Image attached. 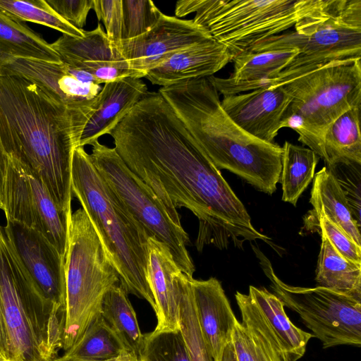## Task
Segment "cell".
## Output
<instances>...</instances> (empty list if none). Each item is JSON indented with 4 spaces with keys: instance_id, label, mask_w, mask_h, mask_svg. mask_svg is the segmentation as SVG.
I'll return each mask as SVG.
<instances>
[{
    "instance_id": "6da1fadb",
    "label": "cell",
    "mask_w": 361,
    "mask_h": 361,
    "mask_svg": "<svg viewBox=\"0 0 361 361\" xmlns=\"http://www.w3.org/2000/svg\"><path fill=\"white\" fill-rule=\"evenodd\" d=\"M126 166L160 199L172 219L178 209L199 222L195 246L243 249L269 238L257 231L243 202L184 123L157 92H147L109 133Z\"/></svg>"
},
{
    "instance_id": "7a4b0ae2",
    "label": "cell",
    "mask_w": 361,
    "mask_h": 361,
    "mask_svg": "<svg viewBox=\"0 0 361 361\" xmlns=\"http://www.w3.org/2000/svg\"><path fill=\"white\" fill-rule=\"evenodd\" d=\"M95 109H71L36 84L0 73V141L8 156L35 172L71 219L75 149Z\"/></svg>"
},
{
    "instance_id": "3957f363",
    "label": "cell",
    "mask_w": 361,
    "mask_h": 361,
    "mask_svg": "<svg viewBox=\"0 0 361 361\" xmlns=\"http://www.w3.org/2000/svg\"><path fill=\"white\" fill-rule=\"evenodd\" d=\"M159 92L219 170L226 169L269 195L276 190L282 147L240 128L223 109L207 78L161 87Z\"/></svg>"
},
{
    "instance_id": "277c9868",
    "label": "cell",
    "mask_w": 361,
    "mask_h": 361,
    "mask_svg": "<svg viewBox=\"0 0 361 361\" xmlns=\"http://www.w3.org/2000/svg\"><path fill=\"white\" fill-rule=\"evenodd\" d=\"M72 193L95 229L127 293L145 300L156 312L147 281L149 235L109 185L84 147L73 154Z\"/></svg>"
},
{
    "instance_id": "5b68a950",
    "label": "cell",
    "mask_w": 361,
    "mask_h": 361,
    "mask_svg": "<svg viewBox=\"0 0 361 361\" xmlns=\"http://www.w3.org/2000/svg\"><path fill=\"white\" fill-rule=\"evenodd\" d=\"M0 305L10 361H52L63 347L65 312L47 300L0 226Z\"/></svg>"
},
{
    "instance_id": "8992f818",
    "label": "cell",
    "mask_w": 361,
    "mask_h": 361,
    "mask_svg": "<svg viewBox=\"0 0 361 361\" xmlns=\"http://www.w3.org/2000/svg\"><path fill=\"white\" fill-rule=\"evenodd\" d=\"M278 85L291 98L281 128L295 130L298 141L324 160L328 128L347 111L361 106V58L321 64Z\"/></svg>"
},
{
    "instance_id": "52a82bcc",
    "label": "cell",
    "mask_w": 361,
    "mask_h": 361,
    "mask_svg": "<svg viewBox=\"0 0 361 361\" xmlns=\"http://www.w3.org/2000/svg\"><path fill=\"white\" fill-rule=\"evenodd\" d=\"M295 30L271 37L247 52L296 49L298 54L264 87L278 85L328 62L361 58V0H324Z\"/></svg>"
},
{
    "instance_id": "ba28073f",
    "label": "cell",
    "mask_w": 361,
    "mask_h": 361,
    "mask_svg": "<svg viewBox=\"0 0 361 361\" xmlns=\"http://www.w3.org/2000/svg\"><path fill=\"white\" fill-rule=\"evenodd\" d=\"M66 286L63 347L66 351L101 316L109 290L119 282L99 237L85 211L72 213L64 259Z\"/></svg>"
},
{
    "instance_id": "9c48e42d",
    "label": "cell",
    "mask_w": 361,
    "mask_h": 361,
    "mask_svg": "<svg viewBox=\"0 0 361 361\" xmlns=\"http://www.w3.org/2000/svg\"><path fill=\"white\" fill-rule=\"evenodd\" d=\"M324 0H200L193 22L233 58L315 13ZM232 61V60H231Z\"/></svg>"
},
{
    "instance_id": "30bf717a",
    "label": "cell",
    "mask_w": 361,
    "mask_h": 361,
    "mask_svg": "<svg viewBox=\"0 0 361 361\" xmlns=\"http://www.w3.org/2000/svg\"><path fill=\"white\" fill-rule=\"evenodd\" d=\"M91 145L93 164L129 212L149 237L169 247L180 269L192 277L195 269L186 248L190 239L181 224L172 219L160 199L126 166L114 147L98 140Z\"/></svg>"
},
{
    "instance_id": "8fae6325",
    "label": "cell",
    "mask_w": 361,
    "mask_h": 361,
    "mask_svg": "<svg viewBox=\"0 0 361 361\" xmlns=\"http://www.w3.org/2000/svg\"><path fill=\"white\" fill-rule=\"evenodd\" d=\"M252 249L270 281V288L283 303L297 312L324 348L361 345V300L322 286L304 288L285 283L275 274L269 259Z\"/></svg>"
},
{
    "instance_id": "7c38bea8",
    "label": "cell",
    "mask_w": 361,
    "mask_h": 361,
    "mask_svg": "<svg viewBox=\"0 0 361 361\" xmlns=\"http://www.w3.org/2000/svg\"><path fill=\"white\" fill-rule=\"evenodd\" d=\"M235 298L242 322L262 333L282 361H297L306 351L311 333L297 327L288 317L284 305L267 289L249 287V293L237 291Z\"/></svg>"
},
{
    "instance_id": "4fadbf2b",
    "label": "cell",
    "mask_w": 361,
    "mask_h": 361,
    "mask_svg": "<svg viewBox=\"0 0 361 361\" xmlns=\"http://www.w3.org/2000/svg\"><path fill=\"white\" fill-rule=\"evenodd\" d=\"M212 38L192 20L164 15L146 33L122 40L117 49L128 66L145 74L175 53Z\"/></svg>"
},
{
    "instance_id": "5bb4252c",
    "label": "cell",
    "mask_w": 361,
    "mask_h": 361,
    "mask_svg": "<svg viewBox=\"0 0 361 361\" xmlns=\"http://www.w3.org/2000/svg\"><path fill=\"white\" fill-rule=\"evenodd\" d=\"M4 228L43 296L65 312L64 259L39 231L8 219Z\"/></svg>"
},
{
    "instance_id": "9a60e30c",
    "label": "cell",
    "mask_w": 361,
    "mask_h": 361,
    "mask_svg": "<svg viewBox=\"0 0 361 361\" xmlns=\"http://www.w3.org/2000/svg\"><path fill=\"white\" fill-rule=\"evenodd\" d=\"M0 73L25 78L71 109H95L102 90L100 85L79 80L73 73L72 66L61 61L14 59L0 66Z\"/></svg>"
},
{
    "instance_id": "2e32d148",
    "label": "cell",
    "mask_w": 361,
    "mask_h": 361,
    "mask_svg": "<svg viewBox=\"0 0 361 361\" xmlns=\"http://www.w3.org/2000/svg\"><path fill=\"white\" fill-rule=\"evenodd\" d=\"M291 101L280 85L263 87L224 97L223 109L244 131L267 143H274L281 118Z\"/></svg>"
},
{
    "instance_id": "e0dca14e",
    "label": "cell",
    "mask_w": 361,
    "mask_h": 361,
    "mask_svg": "<svg viewBox=\"0 0 361 361\" xmlns=\"http://www.w3.org/2000/svg\"><path fill=\"white\" fill-rule=\"evenodd\" d=\"M188 276L178 266L169 247L148 238L147 281L156 304L155 331L179 329V302Z\"/></svg>"
},
{
    "instance_id": "ac0fdd59",
    "label": "cell",
    "mask_w": 361,
    "mask_h": 361,
    "mask_svg": "<svg viewBox=\"0 0 361 361\" xmlns=\"http://www.w3.org/2000/svg\"><path fill=\"white\" fill-rule=\"evenodd\" d=\"M191 282L200 329L210 355L217 361L224 348L231 341L238 319L221 283L216 278L192 279Z\"/></svg>"
},
{
    "instance_id": "d6986e66",
    "label": "cell",
    "mask_w": 361,
    "mask_h": 361,
    "mask_svg": "<svg viewBox=\"0 0 361 361\" xmlns=\"http://www.w3.org/2000/svg\"><path fill=\"white\" fill-rule=\"evenodd\" d=\"M231 60V54L226 47L209 38L175 53L149 71L145 78L154 85L167 87L212 76Z\"/></svg>"
},
{
    "instance_id": "ffe728a7",
    "label": "cell",
    "mask_w": 361,
    "mask_h": 361,
    "mask_svg": "<svg viewBox=\"0 0 361 361\" xmlns=\"http://www.w3.org/2000/svg\"><path fill=\"white\" fill-rule=\"evenodd\" d=\"M147 92L140 78H126L105 83L98 94L96 109L82 131L80 146L91 145L109 134Z\"/></svg>"
},
{
    "instance_id": "44dd1931",
    "label": "cell",
    "mask_w": 361,
    "mask_h": 361,
    "mask_svg": "<svg viewBox=\"0 0 361 361\" xmlns=\"http://www.w3.org/2000/svg\"><path fill=\"white\" fill-rule=\"evenodd\" d=\"M297 54L296 49L245 52L233 58V71L228 78H207L224 97L250 92L277 78Z\"/></svg>"
},
{
    "instance_id": "7402d4cb",
    "label": "cell",
    "mask_w": 361,
    "mask_h": 361,
    "mask_svg": "<svg viewBox=\"0 0 361 361\" xmlns=\"http://www.w3.org/2000/svg\"><path fill=\"white\" fill-rule=\"evenodd\" d=\"M19 59L61 61L51 44L39 34L0 11V66Z\"/></svg>"
},
{
    "instance_id": "603a6c76",
    "label": "cell",
    "mask_w": 361,
    "mask_h": 361,
    "mask_svg": "<svg viewBox=\"0 0 361 361\" xmlns=\"http://www.w3.org/2000/svg\"><path fill=\"white\" fill-rule=\"evenodd\" d=\"M310 202L312 212L322 209L359 245L360 226L355 220L350 204L331 172L324 166L313 178Z\"/></svg>"
},
{
    "instance_id": "cb8c5ba5",
    "label": "cell",
    "mask_w": 361,
    "mask_h": 361,
    "mask_svg": "<svg viewBox=\"0 0 361 361\" xmlns=\"http://www.w3.org/2000/svg\"><path fill=\"white\" fill-rule=\"evenodd\" d=\"M316 269L319 286L361 300V264L341 255L322 234Z\"/></svg>"
},
{
    "instance_id": "d4e9b609",
    "label": "cell",
    "mask_w": 361,
    "mask_h": 361,
    "mask_svg": "<svg viewBox=\"0 0 361 361\" xmlns=\"http://www.w3.org/2000/svg\"><path fill=\"white\" fill-rule=\"evenodd\" d=\"M51 46L61 61L75 67L85 63L124 60L99 23L94 30L85 31L81 38L63 35Z\"/></svg>"
},
{
    "instance_id": "484cf974",
    "label": "cell",
    "mask_w": 361,
    "mask_h": 361,
    "mask_svg": "<svg viewBox=\"0 0 361 361\" xmlns=\"http://www.w3.org/2000/svg\"><path fill=\"white\" fill-rule=\"evenodd\" d=\"M127 294L121 285L111 287L104 296L101 315L128 351L141 359L144 334Z\"/></svg>"
},
{
    "instance_id": "4316f807",
    "label": "cell",
    "mask_w": 361,
    "mask_h": 361,
    "mask_svg": "<svg viewBox=\"0 0 361 361\" xmlns=\"http://www.w3.org/2000/svg\"><path fill=\"white\" fill-rule=\"evenodd\" d=\"M360 107L347 111L328 128L324 139L325 166L340 162L361 164Z\"/></svg>"
},
{
    "instance_id": "83f0119b",
    "label": "cell",
    "mask_w": 361,
    "mask_h": 361,
    "mask_svg": "<svg viewBox=\"0 0 361 361\" xmlns=\"http://www.w3.org/2000/svg\"><path fill=\"white\" fill-rule=\"evenodd\" d=\"M281 184L282 200L296 206L298 200L315 175L319 157L308 147L285 141L282 146Z\"/></svg>"
},
{
    "instance_id": "f1b7e54d",
    "label": "cell",
    "mask_w": 361,
    "mask_h": 361,
    "mask_svg": "<svg viewBox=\"0 0 361 361\" xmlns=\"http://www.w3.org/2000/svg\"><path fill=\"white\" fill-rule=\"evenodd\" d=\"M126 353L130 352L101 315L59 357L70 361H106Z\"/></svg>"
},
{
    "instance_id": "f546056e",
    "label": "cell",
    "mask_w": 361,
    "mask_h": 361,
    "mask_svg": "<svg viewBox=\"0 0 361 361\" xmlns=\"http://www.w3.org/2000/svg\"><path fill=\"white\" fill-rule=\"evenodd\" d=\"M0 11L12 19L41 24L63 35L81 38L83 29H78L59 16L45 0H0Z\"/></svg>"
},
{
    "instance_id": "4dcf8cb0",
    "label": "cell",
    "mask_w": 361,
    "mask_h": 361,
    "mask_svg": "<svg viewBox=\"0 0 361 361\" xmlns=\"http://www.w3.org/2000/svg\"><path fill=\"white\" fill-rule=\"evenodd\" d=\"M185 281L179 302V329L185 341L191 361H214L202 337L197 322L192 288V279Z\"/></svg>"
},
{
    "instance_id": "1f68e13d",
    "label": "cell",
    "mask_w": 361,
    "mask_h": 361,
    "mask_svg": "<svg viewBox=\"0 0 361 361\" xmlns=\"http://www.w3.org/2000/svg\"><path fill=\"white\" fill-rule=\"evenodd\" d=\"M142 361H191L182 333L155 331L144 334Z\"/></svg>"
},
{
    "instance_id": "d6a6232c",
    "label": "cell",
    "mask_w": 361,
    "mask_h": 361,
    "mask_svg": "<svg viewBox=\"0 0 361 361\" xmlns=\"http://www.w3.org/2000/svg\"><path fill=\"white\" fill-rule=\"evenodd\" d=\"M231 341L238 361H282L262 333L238 320L235 324Z\"/></svg>"
},
{
    "instance_id": "836d02e7",
    "label": "cell",
    "mask_w": 361,
    "mask_h": 361,
    "mask_svg": "<svg viewBox=\"0 0 361 361\" xmlns=\"http://www.w3.org/2000/svg\"><path fill=\"white\" fill-rule=\"evenodd\" d=\"M121 39L139 37L150 30L163 14L150 0H121Z\"/></svg>"
},
{
    "instance_id": "e575fe53",
    "label": "cell",
    "mask_w": 361,
    "mask_h": 361,
    "mask_svg": "<svg viewBox=\"0 0 361 361\" xmlns=\"http://www.w3.org/2000/svg\"><path fill=\"white\" fill-rule=\"evenodd\" d=\"M310 212L305 221L306 229L317 231L319 234L324 235L341 255L353 262L361 264V245L355 243L322 209Z\"/></svg>"
},
{
    "instance_id": "d590c367",
    "label": "cell",
    "mask_w": 361,
    "mask_h": 361,
    "mask_svg": "<svg viewBox=\"0 0 361 361\" xmlns=\"http://www.w3.org/2000/svg\"><path fill=\"white\" fill-rule=\"evenodd\" d=\"M325 166L338 183L350 204L354 219L360 227L361 164L340 162Z\"/></svg>"
},
{
    "instance_id": "8d00e7d4",
    "label": "cell",
    "mask_w": 361,
    "mask_h": 361,
    "mask_svg": "<svg viewBox=\"0 0 361 361\" xmlns=\"http://www.w3.org/2000/svg\"><path fill=\"white\" fill-rule=\"evenodd\" d=\"M93 9L98 20L103 21L109 40L117 49L122 41L121 0H93Z\"/></svg>"
},
{
    "instance_id": "74e56055",
    "label": "cell",
    "mask_w": 361,
    "mask_h": 361,
    "mask_svg": "<svg viewBox=\"0 0 361 361\" xmlns=\"http://www.w3.org/2000/svg\"><path fill=\"white\" fill-rule=\"evenodd\" d=\"M63 19L78 29H82L87 14L93 9V0H45Z\"/></svg>"
},
{
    "instance_id": "f35d334b",
    "label": "cell",
    "mask_w": 361,
    "mask_h": 361,
    "mask_svg": "<svg viewBox=\"0 0 361 361\" xmlns=\"http://www.w3.org/2000/svg\"><path fill=\"white\" fill-rule=\"evenodd\" d=\"M8 167V156L0 141V209L4 210V185Z\"/></svg>"
},
{
    "instance_id": "ab89813d",
    "label": "cell",
    "mask_w": 361,
    "mask_h": 361,
    "mask_svg": "<svg viewBox=\"0 0 361 361\" xmlns=\"http://www.w3.org/2000/svg\"><path fill=\"white\" fill-rule=\"evenodd\" d=\"M0 355L10 361V349L6 327L0 305Z\"/></svg>"
},
{
    "instance_id": "60d3db41",
    "label": "cell",
    "mask_w": 361,
    "mask_h": 361,
    "mask_svg": "<svg viewBox=\"0 0 361 361\" xmlns=\"http://www.w3.org/2000/svg\"><path fill=\"white\" fill-rule=\"evenodd\" d=\"M200 0H182L176 2L175 14L177 17H183L189 13L196 12Z\"/></svg>"
},
{
    "instance_id": "b9f144b4",
    "label": "cell",
    "mask_w": 361,
    "mask_h": 361,
    "mask_svg": "<svg viewBox=\"0 0 361 361\" xmlns=\"http://www.w3.org/2000/svg\"><path fill=\"white\" fill-rule=\"evenodd\" d=\"M217 361H238L232 341L226 345Z\"/></svg>"
},
{
    "instance_id": "7bdbcfd3",
    "label": "cell",
    "mask_w": 361,
    "mask_h": 361,
    "mask_svg": "<svg viewBox=\"0 0 361 361\" xmlns=\"http://www.w3.org/2000/svg\"><path fill=\"white\" fill-rule=\"evenodd\" d=\"M106 361H142V360L131 353H126Z\"/></svg>"
},
{
    "instance_id": "ee69618b",
    "label": "cell",
    "mask_w": 361,
    "mask_h": 361,
    "mask_svg": "<svg viewBox=\"0 0 361 361\" xmlns=\"http://www.w3.org/2000/svg\"><path fill=\"white\" fill-rule=\"evenodd\" d=\"M52 361H70V360H65L61 359L60 357H57V358L54 359Z\"/></svg>"
},
{
    "instance_id": "f6af8a7d",
    "label": "cell",
    "mask_w": 361,
    "mask_h": 361,
    "mask_svg": "<svg viewBox=\"0 0 361 361\" xmlns=\"http://www.w3.org/2000/svg\"><path fill=\"white\" fill-rule=\"evenodd\" d=\"M0 361H8L0 355Z\"/></svg>"
}]
</instances>
